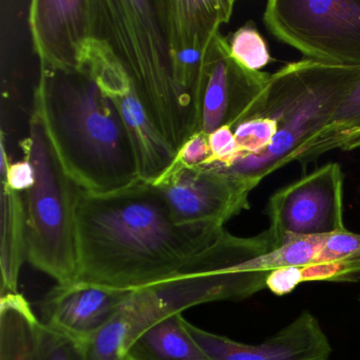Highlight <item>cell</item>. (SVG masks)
<instances>
[{"label": "cell", "instance_id": "obj_15", "mask_svg": "<svg viewBox=\"0 0 360 360\" xmlns=\"http://www.w3.org/2000/svg\"><path fill=\"white\" fill-rule=\"evenodd\" d=\"M172 52H205L223 25L231 20L233 0H157Z\"/></svg>", "mask_w": 360, "mask_h": 360}, {"label": "cell", "instance_id": "obj_19", "mask_svg": "<svg viewBox=\"0 0 360 360\" xmlns=\"http://www.w3.org/2000/svg\"><path fill=\"white\" fill-rule=\"evenodd\" d=\"M360 148V81L328 123L307 145L298 163L303 168L324 153Z\"/></svg>", "mask_w": 360, "mask_h": 360}, {"label": "cell", "instance_id": "obj_9", "mask_svg": "<svg viewBox=\"0 0 360 360\" xmlns=\"http://www.w3.org/2000/svg\"><path fill=\"white\" fill-rule=\"evenodd\" d=\"M82 65L117 108L136 155L140 180L153 184L176 161V153L151 123L123 65L104 41L96 37L90 41Z\"/></svg>", "mask_w": 360, "mask_h": 360}, {"label": "cell", "instance_id": "obj_23", "mask_svg": "<svg viewBox=\"0 0 360 360\" xmlns=\"http://www.w3.org/2000/svg\"><path fill=\"white\" fill-rule=\"evenodd\" d=\"M277 132V122L269 117H255L238 125L233 134L241 153L240 158L258 155L266 150Z\"/></svg>", "mask_w": 360, "mask_h": 360}, {"label": "cell", "instance_id": "obj_2", "mask_svg": "<svg viewBox=\"0 0 360 360\" xmlns=\"http://www.w3.org/2000/svg\"><path fill=\"white\" fill-rule=\"evenodd\" d=\"M32 113L79 188L108 193L140 182L121 117L84 65L75 70L39 66Z\"/></svg>", "mask_w": 360, "mask_h": 360}, {"label": "cell", "instance_id": "obj_26", "mask_svg": "<svg viewBox=\"0 0 360 360\" xmlns=\"http://www.w3.org/2000/svg\"><path fill=\"white\" fill-rule=\"evenodd\" d=\"M360 257V233L345 231L328 233L322 248L321 262Z\"/></svg>", "mask_w": 360, "mask_h": 360}, {"label": "cell", "instance_id": "obj_29", "mask_svg": "<svg viewBox=\"0 0 360 360\" xmlns=\"http://www.w3.org/2000/svg\"><path fill=\"white\" fill-rule=\"evenodd\" d=\"M359 302H360V297H359Z\"/></svg>", "mask_w": 360, "mask_h": 360}, {"label": "cell", "instance_id": "obj_16", "mask_svg": "<svg viewBox=\"0 0 360 360\" xmlns=\"http://www.w3.org/2000/svg\"><path fill=\"white\" fill-rule=\"evenodd\" d=\"M124 360H212L187 328L182 313L160 320L141 333Z\"/></svg>", "mask_w": 360, "mask_h": 360}, {"label": "cell", "instance_id": "obj_27", "mask_svg": "<svg viewBox=\"0 0 360 360\" xmlns=\"http://www.w3.org/2000/svg\"><path fill=\"white\" fill-rule=\"evenodd\" d=\"M6 153L5 142H1V176L4 184L12 191L24 193L35 184V170L28 160L10 163Z\"/></svg>", "mask_w": 360, "mask_h": 360}, {"label": "cell", "instance_id": "obj_10", "mask_svg": "<svg viewBox=\"0 0 360 360\" xmlns=\"http://www.w3.org/2000/svg\"><path fill=\"white\" fill-rule=\"evenodd\" d=\"M343 172L328 163L278 189L269 199V231L276 248L290 236L328 235L345 231Z\"/></svg>", "mask_w": 360, "mask_h": 360}, {"label": "cell", "instance_id": "obj_17", "mask_svg": "<svg viewBox=\"0 0 360 360\" xmlns=\"http://www.w3.org/2000/svg\"><path fill=\"white\" fill-rule=\"evenodd\" d=\"M1 296L18 292V278L27 262L26 220L22 195L4 184L1 191Z\"/></svg>", "mask_w": 360, "mask_h": 360}, {"label": "cell", "instance_id": "obj_7", "mask_svg": "<svg viewBox=\"0 0 360 360\" xmlns=\"http://www.w3.org/2000/svg\"><path fill=\"white\" fill-rule=\"evenodd\" d=\"M263 22L305 60L360 68V0H271Z\"/></svg>", "mask_w": 360, "mask_h": 360}, {"label": "cell", "instance_id": "obj_3", "mask_svg": "<svg viewBox=\"0 0 360 360\" xmlns=\"http://www.w3.org/2000/svg\"><path fill=\"white\" fill-rule=\"evenodd\" d=\"M269 229L254 237L225 231L178 275L136 290L112 321L88 345L86 360H124L136 337L164 318L217 301H240L266 288L269 273L252 271L250 262L275 250Z\"/></svg>", "mask_w": 360, "mask_h": 360}, {"label": "cell", "instance_id": "obj_11", "mask_svg": "<svg viewBox=\"0 0 360 360\" xmlns=\"http://www.w3.org/2000/svg\"><path fill=\"white\" fill-rule=\"evenodd\" d=\"M205 86L198 134L208 136L223 126L260 117L271 75L255 72L231 56L229 41L218 33L208 48Z\"/></svg>", "mask_w": 360, "mask_h": 360}, {"label": "cell", "instance_id": "obj_25", "mask_svg": "<svg viewBox=\"0 0 360 360\" xmlns=\"http://www.w3.org/2000/svg\"><path fill=\"white\" fill-rule=\"evenodd\" d=\"M207 140L212 155L205 165L216 164L229 168L241 155L233 130L229 126H223L214 130L207 136Z\"/></svg>", "mask_w": 360, "mask_h": 360}, {"label": "cell", "instance_id": "obj_12", "mask_svg": "<svg viewBox=\"0 0 360 360\" xmlns=\"http://www.w3.org/2000/svg\"><path fill=\"white\" fill-rule=\"evenodd\" d=\"M28 24L39 66L79 69L96 33L94 0H33Z\"/></svg>", "mask_w": 360, "mask_h": 360}, {"label": "cell", "instance_id": "obj_6", "mask_svg": "<svg viewBox=\"0 0 360 360\" xmlns=\"http://www.w3.org/2000/svg\"><path fill=\"white\" fill-rule=\"evenodd\" d=\"M35 170V184L20 193L26 220L27 262L56 282L77 281L79 186L65 172L41 120L32 113L29 136L20 142Z\"/></svg>", "mask_w": 360, "mask_h": 360}, {"label": "cell", "instance_id": "obj_1", "mask_svg": "<svg viewBox=\"0 0 360 360\" xmlns=\"http://www.w3.org/2000/svg\"><path fill=\"white\" fill-rule=\"evenodd\" d=\"M75 221L77 281L126 292L178 275L226 231L176 224L155 185L143 181L108 193L79 187Z\"/></svg>", "mask_w": 360, "mask_h": 360}, {"label": "cell", "instance_id": "obj_13", "mask_svg": "<svg viewBox=\"0 0 360 360\" xmlns=\"http://www.w3.org/2000/svg\"><path fill=\"white\" fill-rule=\"evenodd\" d=\"M132 292L82 281L56 284L41 301L39 320L84 347L112 321Z\"/></svg>", "mask_w": 360, "mask_h": 360}, {"label": "cell", "instance_id": "obj_24", "mask_svg": "<svg viewBox=\"0 0 360 360\" xmlns=\"http://www.w3.org/2000/svg\"><path fill=\"white\" fill-rule=\"evenodd\" d=\"M37 360H86L83 347L46 328L41 320L37 333Z\"/></svg>", "mask_w": 360, "mask_h": 360}, {"label": "cell", "instance_id": "obj_18", "mask_svg": "<svg viewBox=\"0 0 360 360\" xmlns=\"http://www.w3.org/2000/svg\"><path fill=\"white\" fill-rule=\"evenodd\" d=\"M39 318L20 292L1 296L0 360H37Z\"/></svg>", "mask_w": 360, "mask_h": 360}, {"label": "cell", "instance_id": "obj_22", "mask_svg": "<svg viewBox=\"0 0 360 360\" xmlns=\"http://www.w3.org/2000/svg\"><path fill=\"white\" fill-rule=\"evenodd\" d=\"M229 44L231 56L248 70L261 72L273 60L266 41L252 22L238 29Z\"/></svg>", "mask_w": 360, "mask_h": 360}, {"label": "cell", "instance_id": "obj_20", "mask_svg": "<svg viewBox=\"0 0 360 360\" xmlns=\"http://www.w3.org/2000/svg\"><path fill=\"white\" fill-rule=\"evenodd\" d=\"M359 280L360 257H358L276 269L269 273L267 277L266 288L276 296L281 297L290 294L299 284L307 282L356 283Z\"/></svg>", "mask_w": 360, "mask_h": 360}, {"label": "cell", "instance_id": "obj_21", "mask_svg": "<svg viewBox=\"0 0 360 360\" xmlns=\"http://www.w3.org/2000/svg\"><path fill=\"white\" fill-rule=\"evenodd\" d=\"M326 236H290L284 240L279 248L254 259L252 269L269 274L284 267L302 266L321 262Z\"/></svg>", "mask_w": 360, "mask_h": 360}, {"label": "cell", "instance_id": "obj_14", "mask_svg": "<svg viewBox=\"0 0 360 360\" xmlns=\"http://www.w3.org/2000/svg\"><path fill=\"white\" fill-rule=\"evenodd\" d=\"M187 328L212 360H328L332 353L326 333L309 311L258 345L238 342L188 321Z\"/></svg>", "mask_w": 360, "mask_h": 360}, {"label": "cell", "instance_id": "obj_8", "mask_svg": "<svg viewBox=\"0 0 360 360\" xmlns=\"http://www.w3.org/2000/svg\"><path fill=\"white\" fill-rule=\"evenodd\" d=\"M153 185L176 224L214 227L248 210L257 187L216 164L187 167L176 161Z\"/></svg>", "mask_w": 360, "mask_h": 360}, {"label": "cell", "instance_id": "obj_4", "mask_svg": "<svg viewBox=\"0 0 360 360\" xmlns=\"http://www.w3.org/2000/svg\"><path fill=\"white\" fill-rule=\"evenodd\" d=\"M96 33L123 65L151 123L178 153L195 134L193 103L174 71L157 0H94Z\"/></svg>", "mask_w": 360, "mask_h": 360}, {"label": "cell", "instance_id": "obj_5", "mask_svg": "<svg viewBox=\"0 0 360 360\" xmlns=\"http://www.w3.org/2000/svg\"><path fill=\"white\" fill-rule=\"evenodd\" d=\"M359 81L360 68L328 66L305 58L282 67L271 75L260 113L277 122L273 143L260 155L239 158L225 169L258 186L269 174L298 162Z\"/></svg>", "mask_w": 360, "mask_h": 360}, {"label": "cell", "instance_id": "obj_28", "mask_svg": "<svg viewBox=\"0 0 360 360\" xmlns=\"http://www.w3.org/2000/svg\"><path fill=\"white\" fill-rule=\"evenodd\" d=\"M207 136L195 134L184 143L176 153V161L187 167L205 165L210 159Z\"/></svg>", "mask_w": 360, "mask_h": 360}]
</instances>
